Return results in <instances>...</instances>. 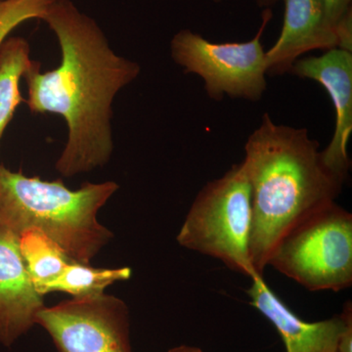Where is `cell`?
<instances>
[{
	"label": "cell",
	"instance_id": "6da1fadb",
	"mask_svg": "<svg viewBox=\"0 0 352 352\" xmlns=\"http://www.w3.org/2000/svg\"><path fill=\"white\" fill-rule=\"evenodd\" d=\"M61 48V63L41 72L32 61L24 78L34 113H56L68 126V140L56 170L65 177L103 168L113 151V102L140 74L136 62L116 54L96 21L71 0H55L43 19Z\"/></svg>",
	"mask_w": 352,
	"mask_h": 352
},
{
	"label": "cell",
	"instance_id": "7a4b0ae2",
	"mask_svg": "<svg viewBox=\"0 0 352 352\" xmlns=\"http://www.w3.org/2000/svg\"><path fill=\"white\" fill-rule=\"evenodd\" d=\"M319 148L307 129L278 124L268 113L247 139L242 164L251 186L250 252L259 276L278 241L335 201L346 182L326 166Z\"/></svg>",
	"mask_w": 352,
	"mask_h": 352
},
{
	"label": "cell",
	"instance_id": "3957f363",
	"mask_svg": "<svg viewBox=\"0 0 352 352\" xmlns=\"http://www.w3.org/2000/svg\"><path fill=\"white\" fill-rule=\"evenodd\" d=\"M118 189L107 182L73 191L62 180L43 182L0 164V227L18 237L38 229L69 258L88 265L113 238L97 214Z\"/></svg>",
	"mask_w": 352,
	"mask_h": 352
},
{
	"label": "cell",
	"instance_id": "277c9868",
	"mask_svg": "<svg viewBox=\"0 0 352 352\" xmlns=\"http://www.w3.org/2000/svg\"><path fill=\"white\" fill-rule=\"evenodd\" d=\"M252 219L251 186L241 162L201 189L176 240L252 279L259 275L250 252Z\"/></svg>",
	"mask_w": 352,
	"mask_h": 352
},
{
	"label": "cell",
	"instance_id": "5b68a950",
	"mask_svg": "<svg viewBox=\"0 0 352 352\" xmlns=\"http://www.w3.org/2000/svg\"><path fill=\"white\" fill-rule=\"evenodd\" d=\"M267 266L310 292L351 288L352 214L336 201L312 212L278 241Z\"/></svg>",
	"mask_w": 352,
	"mask_h": 352
},
{
	"label": "cell",
	"instance_id": "8992f818",
	"mask_svg": "<svg viewBox=\"0 0 352 352\" xmlns=\"http://www.w3.org/2000/svg\"><path fill=\"white\" fill-rule=\"evenodd\" d=\"M261 18L258 32L245 43H212L190 30H182L171 39V57L184 73L201 78L212 100L228 96L258 102L267 87L261 38L272 18L271 9H263Z\"/></svg>",
	"mask_w": 352,
	"mask_h": 352
},
{
	"label": "cell",
	"instance_id": "52a82bcc",
	"mask_svg": "<svg viewBox=\"0 0 352 352\" xmlns=\"http://www.w3.org/2000/svg\"><path fill=\"white\" fill-rule=\"evenodd\" d=\"M36 324L46 331L58 352H133L129 307L116 296H74L44 307Z\"/></svg>",
	"mask_w": 352,
	"mask_h": 352
},
{
	"label": "cell",
	"instance_id": "ba28073f",
	"mask_svg": "<svg viewBox=\"0 0 352 352\" xmlns=\"http://www.w3.org/2000/svg\"><path fill=\"white\" fill-rule=\"evenodd\" d=\"M291 74L318 82L327 91L335 110V131L327 147L321 150L326 166L349 178L351 160L347 153L352 133V52L333 48L320 56L300 58Z\"/></svg>",
	"mask_w": 352,
	"mask_h": 352
},
{
	"label": "cell",
	"instance_id": "9c48e42d",
	"mask_svg": "<svg viewBox=\"0 0 352 352\" xmlns=\"http://www.w3.org/2000/svg\"><path fill=\"white\" fill-rule=\"evenodd\" d=\"M20 251V238L0 227V344L11 347L36 325L45 305Z\"/></svg>",
	"mask_w": 352,
	"mask_h": 352
},
{
	"label": "cell",
	"instance_id": "30bf717a",
	"mask_svg": "<svg viewBox=\"0 0 352 352\" xmlns=\"http://www.w3.org/2000/svg\"><path fill=\"white\" fill-rule=\"evenodd\" d=\"M284 21L276 43L265 51L266 74L291 73L305 53L338 48L335 27L329 19L323 0H283Z\"/></svg>",
	"mask_w": 352,
	"mask_h": 352
},
{
	"label": "cell",
	"instance_id": "8fae6325",
	"mask_svg": "<svg viewBox=\"0 0 352 352\" xmlns=\"http://www.w3.org/2000/svg\"><path fill=\"white\" fill-rule=\"evenodd\" d=\"M252 282L247 291L251 305L276 328L286 352H338L342 328L340 314L326 320H302L267 286L263 276L252 278Z\"/></svg>",
	"mask_w": 352,
	"mask_h": 352
},
{
	"label": "cell",
	"instance_id": "7c38bea8",
	"mask_svg": "<svg viewBox=\"0 0 352 352\" xmlns=\"http://www.w3.org/2000/svg\"><path fill=\"white\" fill-rule=\"evenodd\" d=\"M32 62L30 44L25 38H6L0 44V140L16 109L25 101L21 96L20 80Z\"/></svg>",
	"mask_w": 352,
	"mask_h": 352
},
{
	"label": "cell",
	"instance_id": "4fadbf2b",
	"mask_svg": "<svg viewBox=\"0 0 352 352\" xmlns=\"http://www.w3.org/2000/svg\"><path fill=\"white\" fill-rule=\"evenodd\" d=\"M19 238L21 254L38 294L44 285L56 278L67 265L75 261L38 229H29L21 234Z\"/></svg>",
	"mask_w": 352,
	"mask_h": 352
},
{
	"label": "cell",
	"instance_id": "5bb4252c",
	"mask_svg": "<svg viewBox=\"0 0 352 352\" xmlns=\"http://www.w3.org/2000/svg\"><path fill=\"white\" fill-rule=\"evenodd\" d=\"M131 277L129 267L94 268L89 264L73 261L54 279L39 289L41 296L52 292H63L73 296L104 293V289L118 281H126Z\"/></svg>",
	"mask_w": 352,
	"mask_h": 352
},
{
	"label": "cell",
	"instance_id": "9a60e30c",
	"mask_svg": "<svg viewBox=\"0 0 352 352\" xmlns=\"http://www.w3.org/2000/svg\"><path fill=\"white\" fill-rule=\"evenodd\" d=\"M55 0H2L0 1V44L18 25L30 19H43Z\"/></svg>",
	"mask_w": 352,
	"mask_h": 352
},
{
	"label": "cell",
	"instance_id": "2e32d148",
	"mask_svg": "<svg viewBox=\"0 0 352 352\" xmlns=\"http://www.w3.org/2000/svg\"><path fill=\"white\" fill-rule=\"evenodd\" d=\"M338 48L352 52V9L347 11L335 24Z\"/></svg>",
	"mask_w": 352,
	"mask_h": 352
},
{
	"label": "cell",
	"instance_id": "e0dca14e",
	"mask_svg": "<svg viewBox=\"0 0 352 352\" xmlns=\"http://www.w3.org/2000/svg\"><path fill=\"white\" fill-rule=\"evenodd\" d=\"M342 319V328L338 344V352H352V305L347 302L340 314Z\"/></svg>",
	"mask_w": 352,
	"mask_h": 352
},
{
	"label": "cell",
	"instance_id": "ac0fdd59",
	"mask_svg": "<svg viewBox=\"0 0 352 352\" xmlns=\"http://www.w3.org/2000/svg\"><path fill=\"white\" fill-rule=\"evenodd\" d=\"M323 1L327 10L329 19L333 27L342 16L352 9V0H323Z\"/></svg>",
	"mask_w": 352,
	"mask_h": 352
},
{
	"label": "cell",
	"instance_id": "d6986e66",
	"mask_svg": "<svg viewBox=\"0 0 352 352\" xmlns=\"http://www.w3.org/2000/svg\"><path fill=\"white\" fill-rule=\"evenodd\" d=\"M168 352H204L201 351L200 347L186 346V344H182V346H178L173 347Z\"/></svg>",
	"mask_w": 352,
	"mask_h": 352
},
{
	"label": "cell",
	"instance_id": "ffe728a7",
	"mask_svg": "<svg viewBox=\"0 0 352 352\" xmlns=\"http://www.w3.org/2000/svg\"><path fill=\"white\" fill-rule=\"evenodd\" d=\"M280 0H256L258 7L263 9H271Z\"/></svg>",
	"mask_w": 352,
	"mask_h": 352
},
{
	"label": "cell",
	"instance_id": "44dd1931",
	"mask_svg": "<svg viewBox=\"0 0 352 352\" xmlns=\"http://www.w3.org/2000/svg\"><path fill=\"white\" fill-rule=\"evenodd\" d=\"M212 1L215 2V3H219V2H221L222 0H212Z\"/></svg>",
	"mask_w": 352,
	"mask_h": 352
},
{
	"label": "cell",
	"instance_id": "7402d4cb",
	"mask_svg": "<svg viewBox=\"0 0 352 352\" xmlns=\"http://www.w3.org/2000/svg\"><path fill=\"white\" fill-rule=\"evenodd\" d=\"M0 1H2V0H0Z\"/></svg>",
	"mask_w": 352,
	"mask_h": 352
}]
</instances>
